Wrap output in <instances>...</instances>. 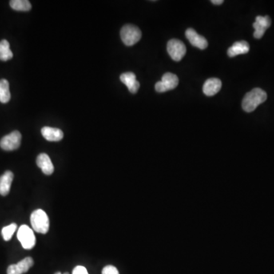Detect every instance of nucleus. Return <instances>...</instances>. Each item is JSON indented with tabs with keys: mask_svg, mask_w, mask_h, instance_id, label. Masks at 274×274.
I'll return each instance as SVG.
<instances>
[{
	"mask_svg": "<svg viewBox=\"0 0 274 274\" xmlns=\"http://www.w3.org/2000/svg\"><path fill=\"white\" fill-rule=\"evenodd\" d=\"M267 93L259 88L254 89L248 92L244 96L242 101V108L244 112H252L256 109L258 105L267 100Z\"/></svg>",
	"mask_w": 274,
	"mask_h": 274,
	"instance_id": "nucleus-1",
	"label": "nucleus"
},
{
	"mask_svg": "<svg viewBox=\"0 0 274 274\" xmlns=\"http://www.w3.org/2000/svg\"><path fill=\"white\" fill-rule=\"evenodd\" d=\"M211 2H212V4H214V5H221V4L224 2V1H223V0H212Z\"/></svg>",
	"mask_w": 274,
	"mask_h": 274,
	"instance_id": "nucleus-23",
	"label": "nucleus"
},
{
	"mask_svg": "<svg viewBox=\"0 0 274 274\" xmlns=\"http://www.w3.org/2000/svg\"><path fill=\"white\" fill-rule=\"evenodd\" d=\"M33 265H34V260L30 257H28L18 262V264L9 266L7 269V274H25Z\"/></svg>",
	"mask_w": 274,
	"mask_h": 274,
	"instance_id": "nucleus-9",
	"label": "nucleus"
},
{
	"mask_svg": "<svg viewBox=\"0 0 274 274\" xmlns=\"http://www.w3.org/2000/svg\"><path fill=\"white\" fill-rule=\"evenodd\" d=\"M120 37L124 45L133 46L141 39L142 32L138 27L133 25H126L120 31Z\"/></svg>",
	"mask_w": 274,
	"mask_h": 274,
	"instance_id": "nucleus-3",
	"label": "nucleus"
},
{
	"mask_svg": "<svg viewBox=\"0 0 274 274\" xmlns=\"http://www.w3.org/2000/svg\"><path fill=\"white\" fill-rule=\"evenodd\" d=\"M13 57V53L10 50L9 41L2 40L0 41V60L8 61Z\"/></svg>",
	"mask_w": 274,
	"mask_h": 274,
	"instance_id": "nucleus-18",
	"label": "nucleus"
},
{
	"mask_svg": "<svg viewBox=\"0 0 274 274\" xmlns=\"http://www.w3.org/2000/svg\"><path fill=\"white\" fill-rule=\"evenodd\" d=\"M9 4L12 9L19 12H29L32 9V4L28 0H12Z\"/></svg>",
	"mask_w": 274,
	"mask_h": 274,
	"instance_id": "nucleus-19",
	"label": "nucleus"
},
{
	"mask_svg": "<svg viewBox=\"0 0 274 274\" xmlns=\"http://www.w3.org/2000/svg\"><path fill=\"white\" fill-rule=\"evenodd\" d=\"M16 229H17V225L16 223H12L9 226L4 227L2 229V235L4 240L6 241V242L10 240Z\"/></svg>",
	"mask_w": 274,
	"mask_h": 274,
	"instance_id": "nucleus-20",
	"label": "nucleus"
},
{
	"mask_svg": "<svg viewBox=\"0 0 274 274\" xmlns=\"http://www.w3.org/2000/svg\"><path fill=\"white\" fill-rule=\"evenodd\" d=\"M167 50L172 60L175 61H180L186 54L187 49L182 41L177 39H172L170 40L168 42Z\"/></svg>",
	"mask_w": 274,
	"mask_h": 274,
	"instance_id": "nucleus-6",
	"label": "nucleus"
},
{
	"mask_svg": "<svg viewBox=\"0 0 274 274\" xmlns=\"http://www.w3.org/2000/svg\"><path fill=\"white\" fill-rule=\"evenodd\" d=\"M120 81L128 87L129 92L135 94L140 89V82L136 80V75L131 72L123 73L120 77Z\"/></svg>",
	"mask_w": 274,
	"mask_h": 274,
	"instance_id": "nucleus-11",
	"label": "nucleus"
},
{
	"mask_svg": "<svg viewBox=\"0 0 274 274\" xmlns=\"http://www.w3.org/2000/svg\"><path fill=\"white\" fill-rule=\"evenodd\" d=\"M21 134L18 131H13L2 137L0 141V147L3 150L13 151L18 149L21 145Z\"/></svg>",
	"mask_w": 274,
	"mask_h": 274,
	"instance_id": "nucleus-7",
	"label": "nucleus"
},
{
	"mask_svg": "<svg viewBox=\"0 0 274 274\" xmlns=\"http://www.w3.org/2000/svg\"><path fill=\"white\" fill-rule=\"evenodd\" d=\"M271 25V20L269 16H257L256 21L253 24L254 29L255 32L254 33V37L257 39H260L265 33Z\"/></svg>",
	"mask_w": 274,
	"mask_h": 274,
	"instance_id": "nucleus-8",
	"label": "nucleus"
},
{
	"mask_svg": "<svg viewBox=\"0 0 274 274\" xmlns=\"http://www.w3.org/2000/svg\"><path fill=\"white\" fill-rule=\"evenodd\" d=\"M73 274H89V273L83 266H77L73 270Z\"/></svg>",
	"mask_w": 274,
	"mask_h": 274,
	"instance_id": "nucleus-22",
	"label": "nucleus"
},
{
	"mask_svg": "<svg viewBox=\"0 0 274 274\" xmlns=\"http://www.w3.org/2000/svg\"><path fill=\"white\" fill-rule=\"evenodd\" d=\"M32 228L37 233L46 234L50 228V220L46 212L42 210H37L31 216Z\"/></svg>",
	"mask_w": 274,
	"mask_h": 274,
	"instance_id": "nucleus-2",
	"label": "nucleus"
},
{
	"mask_svg": "<svg viewBox=\"0 0 274 274\" xmlns=\"http://www.w3.org/2000/svg\"><path fill=\"white\" fill-rule=\"evenodd\" d=\"M185 35L191 45L200 50H204L208 47V42L205 37L197 34L193 29H188L186 31Z\"/></svg>",
	"mask_w": 274,
	"mask_h": 274,
	"instance_id": "nucleus-10",
	"label": "nucleus"
},
{
	"mask_svg": "<svg viewBox=\"0 0 274 274\" xmlns=\"http://www.w3.org/2000/svg\"><path fill=\"white\" fill-rule=\"evenodd\" d=\"M222 88L221 80L217 78L207 80L203 86V92L207 96H213L217 94Z\"/></svg>",
	"mask_w": 274,
	"mask_h": 274,
	"instance_id": "nucleus-12",
	"label": "nucleus"
},
{
	"mask_svg": "<svg viewBox=\"0 0 274 274\" xmlns=\"http://www.w3.org/2000/svg\"><path fill=\"white\" fill-rule=\"evenodd\" d=\"M179 80L177 76L173 73H167L163 75L161 81H158L155 85L156 92H165L175 89L178 85Z\"/></svg>",
	"mask_w": 274,
	"mask_h": 274,
	"instance_id": "nucleus-5",
	"label": "nucleus"
},
{
	"mask_svg": "<svg viewBox=\"0 0 274 274\" xmlns=\"http://www.w3.org/2000/svg\"><path fill=\"white\" fill-rule=\"evenodd\" d=\"M17 238L25 249H32L35 245L36 238L34 232L26 225H23L18 228Z\"/></svg>",
	"mask_w": 274,
	"mask_h": 274,
	"instance_id": "nucleus-4",
	"label": "nucleus"
},
{
	"mask_svg": "<svg viewBox=\"0 0 274 274\" xmlns=\"http://www.w3.org/2000/svg\"><path fill=\"white\" fill-rule=\"evenodd\" d=\"M10 99L9 81L5 79H2L0 80V102L5 104L9 102Z\"/></svg>",
	"mask_w": 274,
	"mask_h": 274,
	"instance_id": "nucleus-17",
	"label": "nucleus"
},
{
	"mask_svg": "<svg viewBox=\"0 0 274 274\" xmlns=\"http://www.w3.org/2000/svg\"><path fill=\"white\" fill-rule=\"evenodd\" d=\"M37 164L45 175H52L54 171V167H53L50 158L45 153H41L37 156Z\"/></svg>",
	"mask_w": 274,
	"mask_h": 274,
	"instance_id": "nucleus-13",
	"label": "nucleus"
},
{
	"mask_svg": "<svg viewBox=\"0 0 274 274\" xmlns=\"http://www.w3.org/2000/svg\"><path fill=\"white\" fill-rule=\"evenodd\" d=\"M102 274H119L118 270L112 265H108L104 267Z\"/></svg>",
	"mask_w": 274,
	"mask_h": 274,
	"instance_id": "nucleus-21",
	"label": "nucleus"
},
{
	"mask_svg": "<svg viewBox=\"0 0 274 274\" xmlns=\"http://www.w3.org/2000/svg\"><path fill=\"white\" fill-rule=\"evenodd\" d=\"M249 50L250 46L248 42L244 41H238L228 48L227 53H228V57H234L238 55L245 54L248 53Z\"/></svg>",
	"mask_w": 274,
	"mask_h": 274,
	"instance_id": "nucleus-15",
	"label": "nucleus"
},
{
	"mask_svg": "<svg viewBox=\"0 0 274 274\" xmlns=\"http://www.w3.org/2000/svg\"><path fill=\"white\" fill-rule=\"evenodd\" d=\"M61 274V273H60V272H57V273H56V274ZM69 274V273H65V274Z\"/></svg>",
	"mask_w": 274,
	"mask_h": 274,
	"instance_id": "nucleus-24",
	"label": "nucleus"
},
{
	"mask_svg": "<svg viewBox=\"0 0 274 274\" xmlns=\"http://www.w3.org/2000/svg\"><path fill=\"white\" fill-rule=\"evenodd\" d=\"M41 134L50 142H58L64 138V133L58 128L45 127L41 129Z\"/></svg>",
	"mask_w": 274,
	"mask_h": 274,
	"instance_id": "nucleus-14",
	"label": "nucleus"
},
{
	"mask_svg": "<svg viewBox=\"0 0 274 274\" xmlns=\"http://www.w3.org/2000/svg\"><path fill=\"white\" fill-rule=\"evenodd\" d=\"M13 177H14V175L10 171L5 172L0 177V194L2 196H6L9 193Z\"/></svg>",
	"mask_w": 274,
	"mask_h": 274,
	"instance_id": "nucleus-16",
	"label": "nucleus"
}]
</instances>
